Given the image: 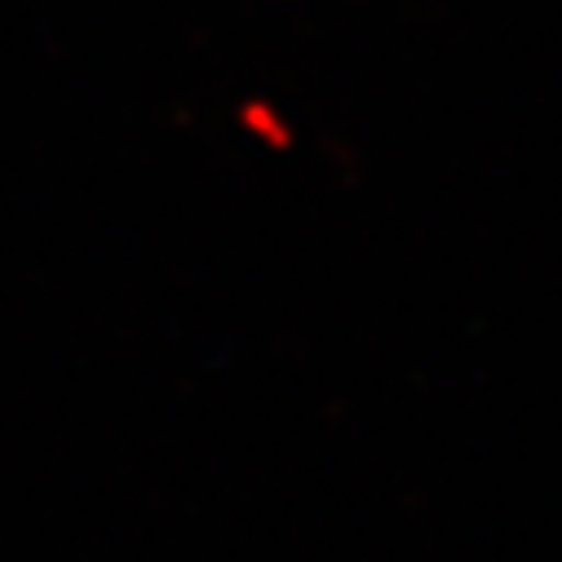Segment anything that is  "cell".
Here are the masks:
<instances>
[{"mask_svg": "<svg viewBox=\"0 0 562 562\" xmlns=\"http://www.w3.org/2000/svg\"><path fill=\"white\" fill-rule=\"evenodd\" d=\"M239 128L252 133L266 151H289L297 143V128L289 124V115L279 111L274 102H266V98H248L239 106Z\"/></svg>", "mask_w": 562, "mask_h": 562, "instance_id": "6da1fadb", "label": "cell"}]
</instances>
